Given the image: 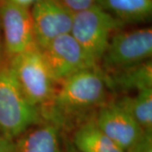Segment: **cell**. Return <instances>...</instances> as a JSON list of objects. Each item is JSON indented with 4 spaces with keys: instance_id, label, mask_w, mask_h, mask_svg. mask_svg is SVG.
<instances>
[{
    "instance_id": "1",
    "label": "cell",
    "mask_w": 152,
    "mask_h": 152,
    "mask_svg": "<svg viewBox=\"0 0 152 152\" xmlns=\"http://www.w3.org/2000/svg\"><path fill=\"white\" fill-rule=\"evenodd\" d=\"M60 85L47 108L48 123L59 129L69 119L102 105L107 86L105 75L96 67L80 71Z\"/></svg>"
},
{
    "instance_id": "15",
    "label": "cell",
    "mask_w": 152,
    "mask_h": 152,
    "mask_svg": "<svg viewBox=\"0 0 152 152\" xmlns=\"http://www.w3.org/2000/svg\"><path fill=\"white\" fill-rule=\"evenodd\" d=\"M125 152H152V133L144 131L140 137Z\"/></svg>"
},
{
    "instance_id": "8",
    "label": "cell",
    "mask_w": 152,
    "mask_h": 152,
    "mask_svg": "<svg viewBox=\"0 0 152 152\" xmlns=\"http://www.w3.org/2000/svg\"><path fill=\"white\" fill-rule=\"evenodd\" d=\"M4 48L12 58L36 46L31 11L4 0L0 8Z\"/></svg>"
},
{
    "instance_id": "9",
    "label": "cell",
    "mask_w": 152,
    "mask_h": 152,
    "mask_svg": "<svg viewBox=\"0 0 152 152\" xmlns=\"http://www.w3.org/2000/svg\"><path fill=\"white\" fill-rule=\"evenodd\" d=\"M94 122L100 130L124 151L144 132L130 113L118 102L102 107Z\"/></svg>"
},
{
    "instance_id": "5",
    "label": "cell",
    "mask_w": 152,
    "mask_h": 152,
    "mask_svg": "<svg viewBox=\"0 0 152 152\" xmlns=\"http://www.w3.org/2000/svg\"><path fill=\"white\" fill-rule=\"evenodd\" d=\"M151 55V28H140L114 33L101 61L107 70L113 73L140 64Z\"/></svg>"
},
{
    "instance_id": "11",
    "label": "cell",
    "mask_w": 152,
    "mask_h": 152,
    "mask_svg": "<svg viewBox=\"0 0 152 152\" xmlns=\"http://www.w3.org/2000/svg\"><path fill=\"white\" fill-rule=\"evenodd\" d=\"M96 4L124 25L145 21L152 14V0H96Z\"/></svg>"
},
{
    "instance_id": "13",
    "label": "cell",
    "mask_w": 152,
    "mask_h": 152,
    "mask_svg": "<svg viewBox=\"0 0 152 152\" xmlns=\"http://www.w3.org/2000/svg\"><path fill=\"white\" fill-rule=\"evenodd\" d=\"M112 86L120 90H136L137 91L152 88L151 59L126 69L112 73L109 78L105 77Z\"/></svg>"
},
{
    "instance_id": "4",
    "label": "cell",
    "mask_w": 152,
    "mask_h": 152,
    "mask_svg": "<svg viewBox=\"0 0 152 152\" xmlns=\"http://www.w3.org/2000/svg\"><path fill=\"white\" fill-rule=\"evenodd\" d=\"M124 26L96 4L74 14L70 34L97 65L111 37Z\"/></svg>"
},
{
    "instance_id": "6",
    "label": "cell",
    "mask_w": 152,
    "mask_h": 152,
    "mask_svg": "<svg viewBox=\"0 0 152 152\" xmlns=\"http://www.w3.org/2000/svg\"><path fill=\"white\" fill-rule=\"evenodd\" d=\"M40 50L54 81L58 84L80 71L97 66L70 33L55 38Z\"/></svg>"
},
{
    "instance_id": "16",
    "label": "cell",
    "mask_w": 152,
    "mask_h": 152,
    "mask_svg": "<svg viewBox=\"0 0 152 152\" xmlns=\"http://www.w3.org/2000/svg\"><path fill=\"white\" fill-rule=\"evenodd\" d=\"M60 2L75 14L95 5L96 0H60Z\"/></svg>"
},
{
    "instance_id": "18",
    "label": "cell",
    "mask_w": 152,
    "mask_h": 152,
    "mask_svg": "<svg viewBox=\"0 0 152 152\" xmlns=\"http://www.w3.org/2000/svg\"><path fill=\"white\" fill-rule=\"evenodd\" d=\"M6 1H8L9 3H11L15 5L29 10L30 7H32L39 0H6Z\"/></svg>"
},
{
    "instance_id": "17",
    "label": "cell",
    "mask_w": 152,
    "mask_h": 152,
    "mask_svg": "<svg viewBox=\"0 0 152 152\" xmlns=\"http://www.w3.org/2000/svg\"><path fill=\"white\" fill-rule=\"evenodd\" d=\"M15 140L0 133V152H15Z\"/></svg>"
},
{
    "instance_id": "3",
    "label": "cell",
    "mask_w": 152,
    "mask_h": 152,
    "mask_svg": "<svg viewBox=\"0 0 152 152\" xmlns=\"http://www.w3.org/2000/svg\"><path fill=\"white\" fill-rule=\"evenodd\" d=\"M10 65L28 101L40 112L41 107L48 108L56 91V82L37 46L12 58Z\"/></svg>"
},
{
    "instance_id": "19",
    "label": "cell",
    "mask_w": 152,
    "mask_h": 152,
    "mask_svg": "<svg viewBox=\"0 0 152 152\" xmlns=\"http://www.w3.org/2000/svg\"><path fill=\"white\" fill-rule=\"evenodd\" d=\"M66 151L67 152H80L73 145L71 142H69L66 145Z\"/></svg>"
},
{
    "instance_id": "12",
    "label": "cell",
    "mask_w": 152,
    "mask_h": 152,
    "mask_svg": "<svg viewBox=\"0 0 152 152\" xmlns=\"http://www.w3.org/2000/svg\"><path fill=\"white\" fill-rule=\"evenodd\" d=\"M71 143L80 152H125L100 130L94 121L86 122L76 129Z\"/></svg>"
},
{
    "instance_id": "7",
    "label": "cell",
    "mask_w": 152,
    "mask_h": 152,
    "mask_svg": "<svg viewBox=\"0 0 152 152\" xmlns=\"http://www.w3.org/2000/svg\"><path fill=\"white\" fill-rule=\"evenodd\" d=\"M31 15L40 49L55 38L70 33L74 13L60 0H39L32 6Z\"/></svg>"
},
{
    "instance_id": "14",
    "label": "cell",
    "mask_w": 152,
    "mask_h": 152,
    "mask_svg": "<svg viewBox=\"0 0 152 152\" xmlns=\"http://www.w3.org/2000/svg\"><path fill=\"white\" fill-rule=\"evenodd\" d=\"M117 102L130 113L142 130L152 133V88L139 91L134 96H124Z\"/></svg>"
},
{
    "instance_id": "20",
    "label": "cell",
    "mask_w": 152,
    "mask_h": 152,
    "mask_svg": "<svg viewBox=\"0 0 152 152\" xmlns=\"http://www.w3.org/2000/svg\"><path fill=\"white\" fill-rule=\"evenodd\" d=\"M0 48H1V41H0Z\"/></svg>"
},
{
    "instance_id": "2",
    "label": "cell",
    "mask_w": 152,
    "mask_h": 152,
    "mask_svg": "<svg viewBox=\"0 0 152 152\" xmlns=\"http://www.w3.org/2000/svg\"><path fill=\"white\" fill-rule=\"evenodd\" d=\"M41 120L40 110L24 95L10 65L0 66V133L15 140Z\"/></svg>"
},
{
    "instance_id": "10",
    "label": "cell",
    "mask_w": 152,
    "mask_h": 152,
    "mask_svg": "<svg viewBox=\"0 0 152 152\" xmlns=\"http://www.w3.org/2000/svg\"><path fill=\"white\" fill-rule=\"evenodd\" d=\"M15 152H62L59 128L47 123L33 126L15 140Z\"/></svg>"
}]
</instances>
